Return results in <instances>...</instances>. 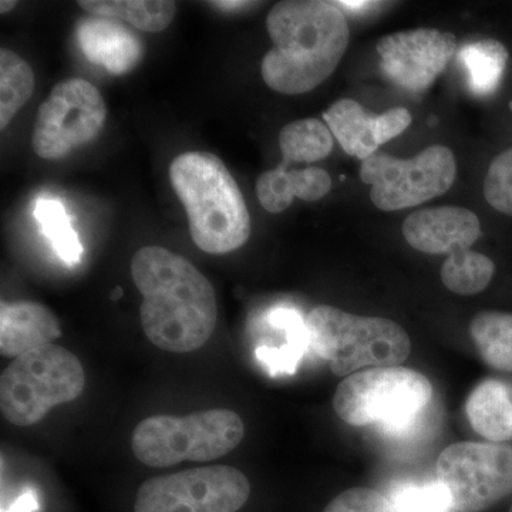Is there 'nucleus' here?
Masks as SVG:
<instances>
[{
    "label": "nucleus",
    "mask_w": 512,
    "mask_h": 512,
    "mask_svg": "<svg viewBox=\"0 0 512 512\" xmlns=\"http://www.w3.org/2000/svg\"><path fill=\"white\" fill-rule=\"evenodd\" d=\"M326 126L349 156L365 161L376 154V116L352 99L335 101L323 113Z\"/></svg>",
    "instance_id": "a211bd4d"
},
{
    "label": "nucleus",
    "mask_w": 512,
    "mask_h": 512,
    "mask_svg": "<svg viewBox=\"0 0 512 512\" xmlns=\"http://www.w3.org/2000/svg\"><path fill=\"white\" fill-rule=\"evenodd\" d=\"M170 180L187 212L192 241L201 251L224 255L247 244V204L220 158L195 151L181 154L170 165Z\"/></svg>",
    "instance_id": "7ed1b4c3"
},
{
    "label": "nucleus",
    "mask_w": 512,
    "mask_h": 512,
    "mask_svg": "<svg viewBox=\"0 0 512 512\" xmlns=\"http://www.w3.org/2000/svg\"><path fill=\"white\" fill-rule=\"evenodd\" d=\"M35 217L56 254L67 265L77 264L82 258L83 248L62 202L57 198H40L36 202Z\"/></svg>",
    "instance_id": "393cba45"
},
{
    "label": "nucleus",
    "mask_w": 512,
    "mask_h": 512,
    "mask_svg": "<svg viewBox=\"0 0 512 512\" xmlns=\"http://www.w3.org/2000/svg\"><path fill=\"white\" fill-rule=\"evenodd\" d=\"M494 274L493 259L473 249L448 255L440 271L441 282L448 291L463 296L485 291L493 281Z\"/></svg>",
    "instance_id": "5701e85b"
},
{
    "label": "nucleus",
    "mask_w": 512,
    "mask_h": 512,
    "mask_svg": "<svg viewBox=\"0 0 512 512\" xmlns=\"http://www.w3.org/2000/svg\"><path fill=\"white\" fill-rule=\"evenodd\" d=\"M338 5L340 8L342 6H345V8H348L350 10H363V9H370L372 6L379 5V3L375 2H338Z\"/></svg>",
    "instance_id": "7c9ffc66"
},
{
    "label": "nucleus",
    "mask_w": 512,
    "mask_h": 512,
    "mask_svg": "<svg viewBox=\"0 0 512 512\" xmlns=\"http://www.w3.org/2000/svg\"><path fill=\"white\" fill-rule=\"evenodd\" d=\"M403 235L410 247L423 254L451 255L476 244L481 237V224L467 208H429L406 218Z\"/></svg>",
    "instance_id": "ddd939ff"
},
{
    "label": "nucleus",
    "mask_w": 512,
    "mask_h": 512,
    "mask_svg": "<svg viewBox=\"0 0 512 512\" xmlns=\"http://www.w3.org/2000/svg\"><path fill=\"white\" fill-rule=\"evenodd\" d=\"M470 335L481 360L498 372L512 373V313L484 311L471 320Z\"/></svg>",
    "instance_id": "aec40b11"
},
{
    "label": "nucleus",
    "mask_w": 512,
    "mask_h": 512,
    "mask_svg": "<svg viewBox=\"0 0 512 512\" xmlns=\"http://www.w3.org/2000/svg\"><path fill=\"white\" fill-rule=\"evenodd\" d=\"M86 373L70 350L57 345L16 357L0 376V410L16 427L35 426L59 404L80 397Z\"/></svg>",
    "instance_id": "0eeeda50"
},
{
    "label": "nucleus",
    "mask_w": 512,
    "mask_h": 512,
    "mask_svg": "<svg viewBox=\"0 0 512 512\" xmlns=\"http://www.w3.org/2000/svg\"><path fill=\"white\" fill-rule=\"evenodd\" d=\"M384 76L400 89L421 93L446 70L457 37L437 29H413L382 37L376 45Z\"/></svg>",
    "instance_id": "f8f14e48"
},
{
    "label": "nucleus",
    "mask_w": 512,
    "mask_h": 512,
    "mask_svg": "<svg viewBox=\"0 0 512 512\" xmlns=\"http://www.w3.org/2000/svg\"><path fill=\"white\" fill-rule=\"evenodd\" d=\"M484 197L495 211L512 217V147L498 154L488 167Z\"/></svg>",
    "instance_id": "bb28decb"
},
{
    "label": "nucleus",
    "mask_w": 512,
    "mask_h": 512,
    "mask_svg": "<svg viewBox=\"0 0 512 512\" xmlns=\"http://www.w3.org/2000/svg\"><path fill=\"white\" fill-rule=\"evenodd\" d=\"M210 5L212 8L235 12V10H242L248 8V6L255 5V2H244V0H239V2H229V0H221V2H211Z\"/></svg>",
    "instance_id": "c756f323"
},
{
    "label": "nucleus",
    "mask_w": 512,
    "mask_h": 512,
    "mask_svg": "<svg viewBox=\"0 0 512 512\" xmlns=\"http://www.w3.org/2000/svg\"><path fill=\"white\" fill-rule=\"evenodd\" d=\"M16 5H18V2H15V0H2L0 2V12L8 13L10 10L15 9Z\"/></svg>",
    "instance_id": "2f4dec72"
},
{
    "label": "nucleus",
    "mask_w": 512,
    "mask_h": 512,
    "mask_svg": "<svg viewBox=\"0 0 512 512\" xmlns=\"http://www.w3.org/2000/svg\"><path fill=\"white\" fill-rule=\"evenodd\" d=\"M35 92V73L22 57L0 50V128H6Z\"/></svg>",
    "instance_id": "b1692460"
},
{
    "label": "nucleus",
    "mask_w": 512,
    "mask_h": 512,
    "mask_svg": "<svg viewBox=\"0 0 512 512\" xmlns=\"http://www.w3.org/2000/svg\"><path fill=\"white\" fill-rule=\"evenodd\" d=\"M244 436V421L232 410H202L183 417L165 414L137 424L131 450L140 463L153 468L183 461L207 463L234 451Z\"/></svg>",
    "instance_id": "423d86ee"
},
{
    "label": "nucleus",
    "mask_w": 512,
    "mask_h": 512,
    "mask_svg": "<svg viewBox=\"0 0 512 512\" xmlns=\"http://www.w3.org/2000/svg\"><path fill=\"white\" fill-rule=\"evenodd\" d=\"M436 471L454 511L488 510L512 494V444H451L440 454Z\"/></svg>",
    "instance_id": "1a4fd4ad"
},
{
    "label": "nucleus",
    "mask_w": 512,
    "mask_h": 512,
    "mask_svg": "<svg viewBox=\"0 0 512 512\" xmlns=\"http://www.w3.org/2000/svg\"><path fill=\"white\" fill-rule=\"evenodd\" d=\"M467 419L477 434L490 443L512 441V384L485 379L474 387L466 402Z\"/></svg>",
    "instance_id": "f3484780"
},
{
    "label": "nucleus",
    "mask_w": 512,
    "mask_h": 512,
    "mask_svg": "<svg viewBox=\"0 0 512 512\" xmlns=\"http://www.w3.org/2000/svg\"><path fill=\"white\" fill-rule=\"evenodd\" d=\"M323 512H394L392 501L372 488L355 487L343 491Z\"/></svg>",
    "instance_id": "cd10ccee"
},
{
    "label": "nucleus",
    "mask_w": 512,
    "mask_h": 512,
    "mask_svg": "<svg viewBox=\"0 0 512 512\" xmlns=\"http://www.w3.org/2000/svg\"><path fill=\"white\" fill-rule=\"evenodd\" d=\"M305 328L311 348L339 377L400 366L412 352L409 335L399 323L353 315L329 305L313 308Z\"/></svg>",
    "instance_id": "39448f33"
},
{
    "label": "nucleus",
    "mask_w": 512,
    "mask_h": 512,
    "mask_svg": "<svg viewBox=\"0 0 512 512\" xmlns=\"http://www.w3.org/2000/svg\"><path fill=\"white\" fill-rule=\"evenodd\" d=\"M288 164L282 161L279 167L259 175L256 181V197L271 214L284 212L291 207L295 198L303 201L322 200L332 188V178L323 168L306 167L288 171Z\"/></svg>",
    "instance_id": "dca6fc26"
},
{
    "label": "nucleus",
    "mask_w": 512,
    "mask_h": 512,
    "mask_svg": "<svg viewBox=\"0 0 512 512\" xmlns=\"http://www.w3.org/2000/svg\"><path fill=\"white\" fill-rule=\"evenodd\" d=\"M77 5L97 18L124 20L148 33L163 32L177 13L171 0H80Z\"/></svg>",
    "instance_id": "6ab92c4d"
},
{
    "label": "nucleus",
    "mask_w": 512,
    "mask_h": 512,
    "mask_svg": "<svg viewBox=\"0 0 512 512\" xmlns=\"http://www.w3.org/2000/svg\"><path fill=\"white\" fill-rule=\"evenodd\" d=\"M62 336L59 320L46 306L35 302L2 303L0 309V353L19 357L53 345Z\"/></svg>",
    "instance_id": "2eb2a0df"
},
{
    "label": "nucleus",
    "mask_w": 512,
    "mask_h": 512,
    "mask_svg": "<svg viewBox=\"0 0 512 512\" xmlns=\"http://www.w3.org/2000/svg\"><path fill=\"white\" fill-rule=\"evenodd\" d=\"M271 50L262 79L276 93L298 96L316 89L338 69L349 46V25L338 2L285 0L266 18Z\"/></svg>",
    "instance_id": "f03ea898"
},
{
    "label": "nucleus",
    "mask_w": 512,
    "mask_h": 512,
    "mask_svg": "<svg viewBox=\"0 0 512 512\" xmlns=\"http://www.w3.org/2000/svg\"><path fill=\"white\" fill-rule=\"evenodd\" d=\"M76 37L90 62L116 76L130 72L143 59V43L136 33L114 19H84L77 26Z\"/></svg>",
    "instance_id": "4468645a"
},
{
    "label": "nucleus",
    "mask_w": 512,
    "mask_h": 512,
    "mask_svg": "<svg viewBox=\"0 0 512 512\" xmlns=\"http://www.w3.org/2000/svg\"><path fill=\"white\" fill-rule=\"evenodd\" d=\"M412 121V114L404 107H396L376 116L375 133L379 147L404 133Z\"/></svg>",
    "instance_id": "c85d7f7f"
},
{
    "label": "nucleus",
    "mask_w": 512,
    "mask_h": 512,
    "mask_svg": "<svg viewBox=\"0 0 512 512\" xmlns=\"http://www.w3.org/2000/svg\"><path fill=\"white\" fill-rule=\"evenodd\" d=\"M510 512H512V504H511Z\"/></svg>",
    "instance_id": "473e14b6"
},
{
    "label": "nucleus",
    "mask_w": 512,
    "mask_h": 512,
    "mask_svg": "<svg viewBox=\"0 0 512 512\" xmlns=\"http://www.w3.org/2000/svg\"><path fill=\"white\" fill-rule=\"evenodd\" d=\"M251 494L238 468L207 466L144 481L134 512H238Z\"/></svg>",
    "instance_id": "9d476101"
},
{
    "label": "nucleus",
    "mask_w": 512,
    "mask_h": 512,
    "mask_svg": "<svg viewBox=\"0 0 512 512\" xmlns=\"http://www.w3.org/2000/svg\"><path fill=\"white\" fill-rule=\"evenodd\" d=\"M433 396L423 373L376 367L346 377L336 389L333 409L349 426H373L387 439H404L427 419Z\"/></svg>",
    "instance_id": "20e7f679"
},
{
    "label": "nucleus",
    "mask_w": 512,
    "mask_h": 512,
    "mask_svg": "<svg viewBox=\"0 0 512 512\" xmlns=\"http://www.w3.org/2000/svg\"><path fill=\"white\" fill-rule=\"evenodd\" d=\"M394 512H453L450 494L439 480L406 484L392 495Z\"/></svg>",
    "instance_id": "a878e982"
},
{
    "label": "nucleus",
    "mask_w": 512,
    "mask_h": 512,
    "mask_svg": "<svg viewBox=\"0 0 512 512\" xmlns=\"http://www.w3.org/2000/svg\"><path fill=\"white\" fill-rule=\"evenodd\" d=\"M458 59L466 69L471 92L487 96L497 89L503 77L508 52L497 40H477L461 47Z\"/></svg>",
    "instance_id": "412c9836"
},
{
    "label": "nucleus",
    "mask_w": 512,
    "mask_h": 512,
    "mask_svg": "<svg viewBox=\"0 0 512 512\" xmlns=\"http://www.w3.org/2000/svg\"><path fill=\"white\" fill-rule=\"evenodd\" d=\"M279 148L286 163H316L332 153L333 134L320 120L292 121L279 133Z\"/></svg>",
    "instance_id": "4be33fe9"
},
{
    "label": "nucleus",
    "mask_w": 512,
    "mask_h": 512,
    "mask_svg": "<svg viewBox=\"0 0 512 512\" xmlns=\"http://www.w3.org/2000/svg\"><path fill=\"white\" fill-rule=\"evenodd\" d=\"M107 107L96 86L84 79L56 84L37 111L32 147L40 158L59 160L90 143L106 123Z\"/></svg>",
    "instance_id": "9b49d317"
},
{
    "label": "nucleus",
    "mask_w": 512,
    "mask_h": 512,
    "mask_svg": "<svg viewBox=\"0 0 512 512\" xmlns=\"http://www.w3.org/2000/svg\"><path fill=\"white\" fill-rule=\"evenodd\" d=\"M131 276L141 293L144 335L158 349L190 353L207 345L218 320L211 282L184 256L163 247L138 249Z\"/></svg>",
    "instance_id": "f257e3e1"
},
{
    "label": "nucleus",
    "mask_w": 512,
    "mask_h": 512,
    "mask_svg": "<svg viewBox=\"0 0 512 512\" xmlns=\"http://www.w3.org/2000/svg\"><path fill=\"white\" fill-rule=\"evenodd\" d=\"M456 175L453 151L440 144L409 160L373 154L360 167V180L372 187L370 198L382 211L406 210L440 197L453 187Z\"/></svg>",
    "instance_id": "6e6552de"
}]
</instances>
